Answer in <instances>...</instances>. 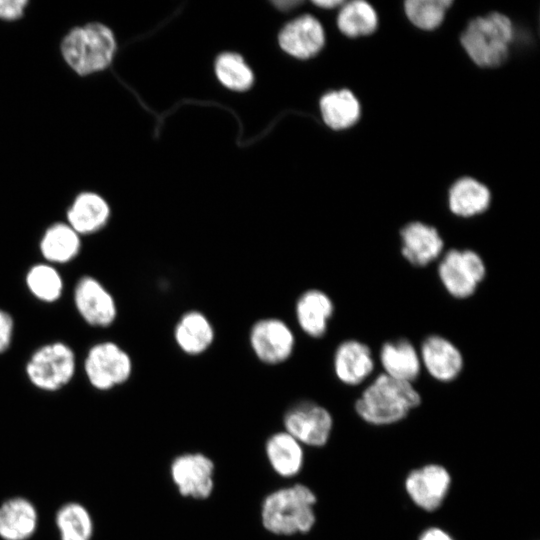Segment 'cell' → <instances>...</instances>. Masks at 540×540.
Wrapping results in <instances>:
<instances>
[{
  "label": "cell",
  "mask_w": 540,
  "mask_h": 540,
  "mask_svg": "<svg viewBox=\"0 0 540 540\" xmlns=\"http://www.w3.org/2000/svg\"><path fill=\"white\" fill-rule=\"evenodd\" d=\"M334 313L330 296L319 289L304 291L295 303V317L300 329L309 337L321 338Z\"/></svg>",
  "instance_id": "cell-18"
},
{
  "label": "cell",
  "mask_w": 540,
  "mask_h": 540,
  "mask_svg": "<svg viewBox=\"0 0 540 540\" xmlns=\"http://www.w3.org/2000/svg\"><path fill=\"white\" fill-rule=\"evenodd\" d=\"M418 351L422 368L436 381L449 383L460 376L464 367L462 352L446 337L427 336Z\"/></svg>",
  "instance_id": "cell-13"
},
{
  "label": "cell",
  "mask_w": 540,
  "mask_h": 540,
  "mask_svg": "<svg viewBox=\"0 0 540 540\" xmlns=\"http://www.w3.org/2000/svg\"><path fill=\"white\" fill-rule=\"evenodd\" d=\"M337 26L347 37L367 36L376 30L378 16L373 6L366 1L344 2L337 16Z\"/></svg>",
  "instance_id": "cell-27"
},
{
  "label": "cell",
  "mask_w": 540,
  "mask_h": 540,
  "mask_svg": "<svg viewBox=\"0 0 540 540\" xmlns=\"http://www.w3.org/2000/svg\"><path fill=\"white\" fill-rule=\"evenodd\" d=\"M14 320L12 316L0 309V354L7 351L13 337Z\"/></svg>",
  "instance_id": "cell-31"
},
{
  "label": "cell",
  "mask_w": 540,
  "mask_h": 540,
  "mask_svg": "<svg viewBox=\"0 0 540 540\" xmlns=\"http://www.w3.org/2000/svg\"><path fill=\"white\" fill-rule=\"evenodd\" d=\"M313 3L320 8L333 9V8H336L337 6H342L344 4V1L321 0V1H313Z\"/></svg>",
  "instance_id": "cell-34"
},
{
  "label": "cell",
  "mask_w": 540,
  "mask_h": 540,
  "mask_svg": "<svg viewBox=\"0 0 540 540\" xmlns=\"http://www.w3.org/2000/svg\"><path fill=\"white\" fill-rule=\"evenodd\" d=\"M278 41L287 54L298 59H308L323 48L325 33L315 17L302 15L283 27Z\"/></svg>",
  "instance_id": "cell-15"
},
{
  "label": "cell",
  "mask_w": 540,
  "mask_h": 540,
  "mask_svg": "<svg viewBox=\"0 0 540 540\" xmlns=\"http://www.w3.org/2000/svg\"><path fill=\"white\" fill-rule=\"evenodd\" d=\"M214 464L201 453H187L174 459L171 476L179 493L185 497L205 499L214 487Z\"/></svg>",
  "instance_id": "cell-11"
},
{
  "label": "cell",
  "mask_w": 540,
  "mask_h": 540,
  "mask_svg": "<svg viewBox=\"0 0 540 540\" xmlns=\"http://www.w3.org/2000/svg\"><path fill=\"white\" fill-rule=\"evenodd\" d=\"M452 486L449 470L438 463H427L412 469L404 479L409 500L425 512L437 511L445 502Z\"/></svg>",
  "instance_id": "cell-8"
},
{
  "label": "cell",
  "mask_w": 540,
  "mask_h": 540,
  "mask_svg": "<svg viewBox=\"0 0 540 540\" xmlns=\"http://www.w3.org/2000/svg\"><path fill=\"white\" fill-rule=\"evenodd\" d=\"M482 257L470 249H450L442 254L437 267L438 278L446 292L456 299L471 297L485 279Z\"/></svg>",
  "instance_id": "cell-6"
},
{
  "label": "cell",
  "mask_w": 540,
  "mask_h": 540,
  "mask_svg": "<svg viewBox=\"0 0 540 540\" xmlns=\"http://www.w3.org/2000/svg\"><path fill=\"white\" fill-rule=\"evenodd\" d=\"M297 4H299V2H297V1H280V2H275V5H276L279 9H282V10L291 9V8H293L294 5H297Z\"/></svg>",
  "instance_id": "cell-35"
},
{
  "label": "cell",
  "mask_w": 540,
  "mask_h": 540,
  "mask_svg": "<svg viewBox=\"0 0 540 540\" xmlns=\"http://www.w3.org/2000/svg\"><path fill=\"white\" fill-rule=\"evenodd\" d=\"M490 190L471 177L458 179L448 193L450 211L459 217H473L484 213L490 206Z\"/></svg>",
  "instance_id": "cell-21"
},
{
  "label": "cell",
  "mask_w": 540,
  "mask_h": 540,
  "mask_svg": "<svg viewBox=\"0 0 540 540\" xmlns=\"http://www.w3.org/2000/svg\"><path fill=\"white\" fill-rule=\"evenodd\" d=\"M26 4L24 0H0V18L12 20L20 17Z\"/></svg>",
  "instance_id": "cell-32"
},
{
  "label": "cell",
  "mask_w": 540,
  "mask_h": 540,
  "mask_svg": "<svg viewBox=\"0 0 540 540\" xmlns=\"http://www.w3.org/2000/svg\"><path fill=\"white\" fill-rule=\"evenodd\" d=\"M421 403L413 384L377 375L356 399L358 417L372 426H389L404 420Z\"/></svg>",
  "instance_id": "cell-1"
},
{
  "label": "cell",
  "mask_w": 540,
  "mask_h": 540,
  "mask_svg": "<svg viewBox=\"0 0 540 540\" xmlns=\"http://www.w3.org/2000/svg\"><path fill=\"white\" fill-rule=\"evenodd\" d=\"M29 291L39 300L47 303L57 301L63 290V281L58 271L49 264H36L26 275Z\"/></svg>",
  "instance_id": "cell-29"
},
{
  "label": "cell",
  "mask_w": 540,
  "mask_h": 540,
  "mask_svg": "<svg viewBox=\"0 0 540 540\" xmlns=\"http://www.w3.org/2000/svg\"><path fill=\"white\" fill-rule=\"evenodd\" d=\"M110 216L107 202L98 194H80L67 213L69 225L80 234H92L106 225Z\"/></svg>",
  "instance_id": "cell-22"
},
{
  "label": "cell",
  "mask_w": 540,
  "mask_h": 540,
  "mask_svg": "<svg viewBox=\"0 0 540 540\" xmlns=\"http://www.w3.org/2000/svg\"><path fill=\"white\" fill-rule=\"evenodd\" d=\"M320 111L325 124L334 130L353 126L361 114L357 97L348 89L324 94L320 100Z\"/></svg>",
  "instance_id": "cell-24"
},
{
  "label": "cell",
  "mask_w": 540,
  "mask_h": 540,
  "mask_svg": "<svg viewBox=\"0 0 540 540\" xmlns=\"http://www.w3.org/2000/svg\"><path fill=\"white\" fill-rule=\"evenodd\" d=\"M316 494L306 485L295 484L270 493L263 501L264 528L276 535L307 533L315 525Z\"/></svg>",
  "instance_id": "cell-2"
},
{
  "label": "cell",
  "mask_w": 540,
  "mask_h": 540,
  "mask_svg": "<svg viewBox=\"0 0 540 540\" xmlns=\"http://www.w3.org/2000/svg\"><path fill=\"white\" fill-rule=\"evenodd\" d=\"M417 540H456L454 536L439 526L425 528L418 536Z\"/></svg>",
  "instance_id": "cell-33"
},
{
  "label": "cell",
  "mask_w": 540,
  "mask_h": 540,
  "mask_svg": "<svg viewBox=\"0 0 540 540\" xmlns=\"http://www.w3.org/2000/svg\"><path fill=\"white\" fill-rule=\"evenodd\" d=\"M173 336L182 352L190 356H197L212 346L215 330L204 313L190 310L179 318L174 327Z\"/></svg>",
  "instance_id": "cell-20"
},
{
  "label": "cell",
  "mask_w": 540,
  "mask_h": 540,
  "mask_svg": "<svg viewBox=\"0 0 540 540\" xmlns=\"http://www.w3.org/2000/svg\"><path fill=\"white\" fill-rule=\"evenodd\" d=\"M249 344L258 360L267 365H278L292 356L296 340L293 330L285 321L267 317L252 325Z\"/></svg>",
  "instance_id": "cell-10"
},
{
  "label": "cell",
  "mask_w": 540,
  "mask_h": 540,
  "mask_svg": "<svg viewBox=\"0 0 540 540\" xmlns=\"http://www.w3.org/2000/svg\"><path fill=\"white\" fill-rule=\"evenodd\" d=\"M84 369L92 387L107 391L127 382L133 365L124 349L114 342L105 341L89 349Z\"/></svg>",
  "instance_id": "cell-7"
},
{
  "label": "cell",
  "mask_w": 540,
  "mask_h": 540,
  "mask_svg": "<svg viewBox=\"0 0 540 540\" xmlns=\"http://www.w3.org/2000/svg\"><path fill=\"white\" fill-rule=\"evenodd\" d=\"M115 48L113 33L99 23L73 29L61 45L64 59L81 75L106 68L112 61Z\"/></svg>",
  "instance_id": "cell-4"
},
{
  "label": "cell",
  "mask_w": 540,
  "mask_h": 540,
  "mask_svg": "<svg viewBox=\"0 0 540 540\" xmlns=\"http://www.w3.org/2000/svg\"><path fill=\"white\" fill-rule=\"evenodd\" d=\"M284 427L302 446L322 447L330 439L333 417L324 406L302 401L286 411Z\"/></svg>",
  "instance_id": "cell-9"
},
{
  "label": "cell",
  "mask_w": 540,
  "mask_h": 540,
  "mask_svg": "<svg viewBox=\"0 0 540 540\" xmlns=\"http://www.w3.org/2000/svg\"><path fill=\"white\" fill-rule=\"evenodd\" d=\"M40 252L50 263H67L79 253V234L65 223H55L44 233L40 241Z\"/></svg>",
  "instance_id": "cell-25"
},
{
  "label": "cell",
  "mask_w": 540,
  "mask_h": 540,
  "mask_svg": "<svg viewBox=\"0 0 540 540\" xmlns=\"http://www.w3.org/2000/svg\"><path fill=\"white\" fill-rule=\"evenodd\" d=\"M60 540H92L94 521L87 507L77 501L62 504L55 514Z\"/></svg>",
  "instance_id": "cell-26"
},
{
  "label": "cell",
  "mask_w": 540,
  "mask_h": 540,
  "mask_svg": "<svg viewBox=\"0 0 540 540\" xmlns=\"http://www.w3.org/2000/svg\"><path fill=\"white\" fill-rule=\"evenodd\" d=\"M401 254L413 266L425 267L439 259L444 241L438 230L420 221L406 224L400 231Z\"/></svg>",
  "instance_id": "cell-14"
},
{
  "label": "cell",
  "mask_w": 540,
  "mask_h": 540,
  "mask_svg": "<svg viewBox=\"0 0 540 540\" xmlns=\"http://www.w3.org/2000/svg\"><path fill=\"white\" fill-rule=\"evenodd\" d=\"M39 514L26 497L14 496L0 503V538L29 540L37 531Z\"/></svg>",
  "instance_id": "cell-17"
},
{
  "label": "cell",
  "mask_w": 540,
  "mask_h": 540,
  "mask_svg": "<svg viewBox=\"0 0 540 540\" xmlns=\"http://www.w3.org/2000/svg\"><path fill=\"white\" fill-rule=\"evenodd\" d=\"M266 455L273 470L282 477L298 474L303 466L302 445L287 432L273 434L266 443Z\"/></svg>",
  "instance_id": "cell-23"
},
{
  "label": "cell",
  "mask_w": 540,
  "mask_h": 540,
  "mask_svg": "<svg viewBox=\"0 0 540 540\" xmlns=\"http://www.w3.org/2000/svg\"><path fill=\"white\" fill-rule=\"evenodd\" d=\"M75 354L62 342H53L37 349L26 365L29 381L38 389L54 392L62 389L75 373Z\"/></svg>",
  "instance_id": "cell-5"
},
{
  "label": "cell",
  "mask_w": 540,
  "mask_h": 540,
  "mask_svg": "<svg viewBox=\"0 0 540 540\" xmlns=\"http://www.w3.org/2000/svg\"><path fill=\"white\" fill-rule=\"evenodd\" d=\"M451 5L450 0H408L404 3V10L414 26L433 30L441 25Z\"/></svg>",
  "instance_id": "cell-30"
},
{
  "label": "cell",
  "mask_w": 540,
  "mask_h": 540,
  "mask_svg": "<svg viewBox=\"0 0 540 540\" xmlns=\"http://www.w3.org/2000/svg\"><path fill=\"white\" fill-rule=\"evenodd\" d=\"M379 361L383 374L411 384L422 370L419 351L404 338L385 342L379 350Z\"/></svg>",
  "instance_id": "cell-19"
},
{
  "label": "cell",
  "mask_w": 540,
  "mask_h": 540,
  "mask_svg": "<svg viewBox=\"0 0 540 540\" xmlns=\"http://www.w3.org/2000/svg\"><path fill=\"white\" fill-rule=\"evenodd\" d=\"M74 303L80 316L91 326L108 327L117 317L113 296L94 277H81L74 289Z\"/></svg>",
  "instance_id": "cell-12"
},
{
  "label": "cell",
  "mask_w": 540,
  "mask_h": 540,
  "mask_svg": "<svg viewBox=\"0 0 540 540\" xmlns=\"http://www.w3.org/2000/svg\"><path fill=\"white\" fill-rule=\"evenodd\" d=\"M375 360L368 345L349 339L341 342L333 355V370L337 379L345 385L357 386L373 373Z\"/></svg>",
  "instance_id": "cell-16"
},
{
  "label": "cell",
  "mask_w": 540,
  "mask_h": 540,
  "mask_svg": "<svg viewBox=\"0 0 540 540\" xmlns=\"http://www.w3.org/2000/svg\"><path fill=\"white\" fill-rule=\"evenodd\" d=\"M215 73L225 87L235 91L249 89L254 81L252 70L236 53L220 54L215 62Z\"/></svg>",
  "instance_id": "cell-28"
},
{
  "label": "cell",
  "mask_w": 540,
  "mask_h": 540,
  "mask_svg": "<svg viewBox=\"0 0 540 540\" xmlns=\"http://www.w3.org/2000/svg\"><path fill=\"white\" fill-rule=\"evenodd\" d=\"M513 38V25L510 19L499 12L479 16L469 22L460 41L478 66L494 68L507 59Z\"/></svg>",
  "instance_id": "cell-3"
}]
</instances>
